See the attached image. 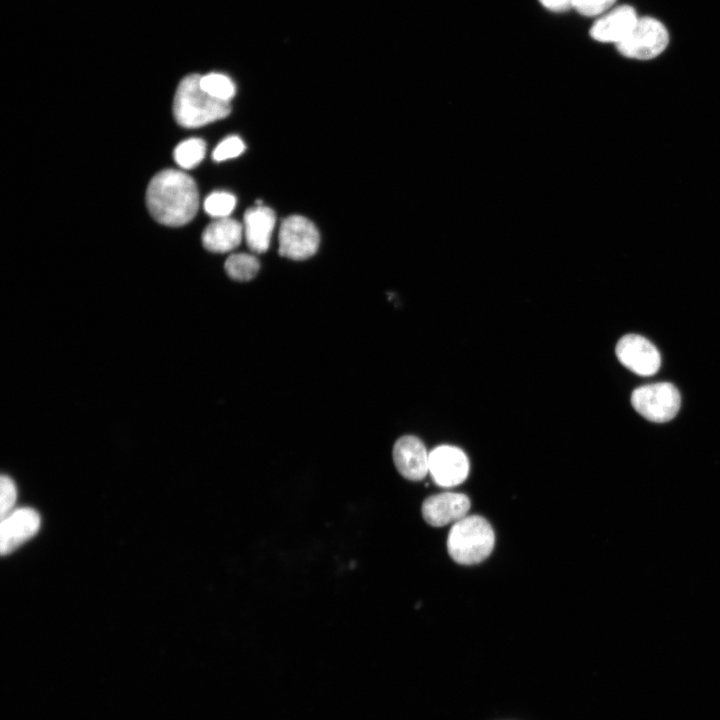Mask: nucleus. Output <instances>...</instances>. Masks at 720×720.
<instances>
[{"mask_svg": "<svg viewBox=\"0 0 720 720\" xmlns=\"http://www.w3.org/2000/svg\"><path fill=\"white\" fill-rule=\"evenodd\" d=\"M146 204L153 218L167 226H182L190 222L199 207L195 181L176 169H165L150 181Z\"/></svg>", "mask_w": 720, "mask_h": 720, "instance_id": "nucleus-1", "label": "nucleus"}, {"mask_svg": "<svg viewBox=\"0 0 720 720\" xmlns=\"http://www.w3.org/2000/svg\"><path fill=\"white\" fill-rule=\"evenodd\" d=\"M230 111V102L213 98L201 88L200 75H188L179 83L173 102V114L180 126L201 127L226 117Z\"/></svg>", "mask_w": 720, "mask_h": 720, "instance_id": "nucleus-2", "label": "nucleus"}, {"mask_svg": "<svg viewBox=\"0 0 720 720\" xmlns=\"http://www.w3.org/2000/svg\"><path fill=\"white\" fill-rule=\"evenodd\" d=\"M494 543V531L486 519L478 515L465 516L452 526L447 549L456 563L472 565L486 559Z\"/></svg>", "mask_w": 720, "mask_h": 720, "instance_id": "nucleus-3", "label": "nucleus"}, {"mask_svg": "<svg viewBox=\"0 0 720 720\" xmlns=\"http://www.w3.org/2000/svg\"><path fill=\"white\" fill-rule=\"evenodd\" d=\"M668 43L669 33L661 21L653 17H641L616 47L624 57L645 61L659 56Z\"/></svg>", "mask_w": 720, "mask_h": 720, "instance_id": "nucleus-4", "label": "nucleus"}, {"mask_svg": "<svg viewBox=\"0 0 720 720\" xmlns=\"http://www.w3.org/2000/svg\"><path fill=\"white\" fill-rule=\"evenodd\" d=\"M631 403L644 418L652 422L663 423L676 416L681 400L679 391L673 384L661 382L635 389L631 396Z\"/></svg>", "mask_w": 720, "mask_h": 720, "instance_id": "nucleus-5", "label": "nucleus"}, {"mask_svg": "<svg viewBox=\"0 0 720 720\" xmlns=\"http://www.w3.org/2000/svg\"><path fill=\"white\" fill-rule=\"evenodd\" d=\"M316 226L307 218L292 215L285 218L279 230V254L292 260L313 256L319 246Z\"/></svg>", "mask_w": 720, "mask_h": 720, "instance_id": "nucleus-6", "label": "nucleus"}, {"mask_svg": "<svg viewBox=\"0 0 720 720\" xmlns=\"http://www.w3.org/2000/svg\"><path fill=\"white\" fill-rule=\"evenodd\" d=\"M616 355L624 366L640 376L655 374L661 363L657 348L637 334L623 336L617 343Z\"/></svg>", "mask_w": 720, "mask_h": 720, "instance_id": "nucleus-7", "label": "nucleus"}, {"mask_svg": "<svg viewBox=\"0 0 720 720\" xmlns=\"http://www.w3.org/2000/svg\"><path fill=\"white\" fill-rule=\"evenodd\" d=\"M429 472L438 485L453 487L466 479L469 461L461 449L442 445L429 453Z\"/></svg>", "mask_w": 720, "mask_h": 720, "instance_id": "nucleus-8", "label": "nucleus"}, {"mask_svg": "<svg viewBox=\"0 0 720 720\" xmlns=\"http://www.w3.org/2000/svg\"><path fill=\"white\" fill-rule=\"evenodd\" d=\"M40 516L32 508L13 510L1 520L0 551L2 555L11 553L21 544L33 537L39 530Z\"/></svg>", "mask_w": 720, "mask_h": 720, "instance_id": "nucleus-9", "label": "nucleus"}, {"mask_svg": "<svg viewBox=\"0 0 720 720\" xmlns=\"http://www.w3.org/2000/svg\"><path fill=\"white\" fill-rule=\"evenodd\" d=\"M470 509L469 498L461 493L445 492L428 497L422 504V516L431 526L457 522Z\"/></svg>", "mask_w": 720, "mask_h": 720, "instance_id": "nucleus-10", "label": "nucleus"}, {"mask_svg": "<svg viewBox=\"0 0 720 720\" xmlns=\"http://www.w3.org/2000/svg\"><path fill=\"white\" fill-rule=\"evenodd\" d=\"M393 460L398 472L408 480H421L429 472V454L415 436H403L396 441Z\"/></svg>", "mask_w": 720, "mask_h": 720, "instance_id": "nucleus-11", "label": "nucleus"}, {"mask_svg": "<svg viewBox=\"0 0 720 720\" xmlns=\"http://www.w3.org/2000/svg\"><path fill=\"white\" fill-rule=\"evenodd\" d=\"M638 18L632 6H617L602 14L594 22L590 35L596 41L617 45L631 31Z\"/></svg>", "mask_w": 720, "mask_h": 720, "instance_id": "nucleus-12", "label": "nucleus"}, {"mask_svg": "<svg viewBox=\"0 0 720 720\" xmlns=\"http://www.w3.org/2000/svg\"><path fill=\"white\" fill-rule=\"evenodd\" d=\"M275 223V213L267 206L256 205L245 212L243 231L246 243L253 252L267 251Z\"/></svg>", "mask_w": 720, "mask_h": 720, "instance_id": "nucleus-13", "label": "nucleus"}, {"mask_svg": "<svg viewBox=\"0 0 720 720\" xmlns=\"http://www.w3.org/2000/svg\"><path fill=\"white\" fill-rule=\"evenodd\" d=\"M244 234L243 225L225 217L210 223L202 233V244L208 251L225 253L236 248Z\"/></svg>", "mask_w": 720, "mask_h": 720, "instance_id": "nucleus-14", "label": "nucleus"}, {"mask_svg": "<svg viewBox=\"0 0 720 720\" xmlns=\"http://www.w3.org/2000/svg\"><path fill=\"white\" fill-rule=\"evenodd\" d=\"M260 268L258 259L247 253L230 255L225 262V270L230 278L237 281L251 280Z\"/></svg>", "mask_w": 720, "mask_h": 720, "instance_id": "nucleus-15", "label": "nucleus"}, {"mask_svg": "<svg viewBox=\"0 0 720 720\" xmlns=\"http://www.w3.org/2000/svg\"><path fill=\"white\" fill-rule=\"evenodd\" d=\"M206 144L200 138H189L177 145L174 150L175 162L184 169L198 165L205 156Z\"/></svg>", "mask_w": 720, "mask_h": 720, "instance_id": "nucleus-16", "label": "nucleus"}, {"mask_svg": "<svg viewBox=\"0 0 720 720\" xmlns=\"http://www.w3.org/2000/svg\"><path fill=\"white\" fill-rule=\"evenodd\" d=\"M201 88L213 98L230 102L236 92L234 82L226 75L210 73L200 76Z\"/></svg>", "mask_w": 720, "mask_h": 720, "instance_id": "nucleus-17", "label": "nucleus"}, {"mask_svg": "<svg viewBox=\"0 0 720 720\" xmlns=\"http://www.w3.org/2000/svg\"><path fill=\"white\" fill-rule=\"evenodd\" d=\"M236 198L233 194L225 191H215L208 195L204 201V210L215 218L228 217L234 210Z\"/></svg>", "mask_w": 720, "mask_h": 720, "instance_id": "nucleus-18", "label": "nucleus"}, {"mask_svg": "<svg viewBox=\"0 0 720 720\" xmlns=\"http://www.w3.org/2000/svg\"><path fill=\"white\" fill-rule=\"evenodd\" d=\"M245 144L238 136L231 135L223 139L212 152L215 161H224L235 158L243 153Z\"/></svg>", "mask_w": 720, "mask_h": 720, "instance_id": "nucleus-19", "label": "nucleus"}, {"mask_svg": "<svg viewBox=\"0 0 720 720\" xmlns=\"http://www.w3.org/2000/svg\"><path fill=\"white\" fill-rule=\"evenodd\" d=\"M0 495V515L2 520L13 511L17 498L16 486L7 475H2L0 478Z\"/></svg>", "mask_w": 720, "mask_h": 720, "instance_id": "nucleus-20", "label": "nucleus"}, {"mask_svg": "<svg viewBox=\"0 0 720 720\" xmlns=\"http://www.w3.org/2000/svg\"><path fill=\"white\" fill-rule=\"evenodd\" d=\"M615 2L616 0H573L572 8L581 15L592 17L604 14Z\"/></svg>", "mask_w": 720, "mask_h": 720, "instance_id": "nucleus-21", "label": "nucleus"}, {"mask_svg": "<svg viewBox=\"0 0 720 720\" xmlns=\"http://www.w3.org/2000/svg\"><path fill=\"white\" fill-rule=\"evenodd\" d=\"M539 2L548 10L553 12H563L572 8L573 0H539Z\"/></svg>", "mask_w": 720, "mask_h": 720, "instance_id": "nucleus-22", "label": "nucleus"}]
</instances>
